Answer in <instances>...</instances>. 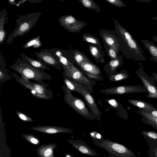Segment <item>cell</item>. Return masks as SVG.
Instances as JSON below:
<instances>
[{
  "instance_id": "cell-1",
  "label": "cell",
  "mask_w": 157,
  "mask_h": 157,
  "mask_svg": "<svg viewBox=\"0 0 157 157\" xmlns=\"http://www.w3.org/2000/svg\"><path fill=\"white\" fill-rule=\"evenodd\" d=\"M115 33L119 38V52L127 59L144 61L146 57L137 41L120 23L114 19Z\"/></svg>"
},
{
  "instance_id": "cell-2",
  "label": "cell",
  "mask_w": 157,
  "mask_h": 157,
  "mask_svg": "<svg viewBox=\"0 0 157 157\" xmlns=\"http://www.w3.org/2000/svg\"><path fill=\"white\" fill-rule=\"evenodd\" d=\"M10 67L19 73L21 77L25 79L33 80L37 83L46 87L50 85L44 82V80H51L52 77L44 70L36 68L23 62L19 56L14 63L10 65Z\"/></svg>"
},
{
  "instance_id": "cell-3",
  "label": "cell",
  "mask_w": 157,
  "mask_h": 157,
  "mask_svg": "<svg viewBox=\"0 0 157 157\" xmlns=\"http://www.w3.org/2000/svg\"><path fill=\"white\" fill-rule=\"evenodd\" d=\"M42 12L31 13L24 15H17L16 26L9 35L6 44H10L15 38L22 36L29 32L36 24Z\"/></svg>"
},
{
  "instance_id": "cell-4",
  "label": "cell",
  "mask_w": 157,
  "mask_h": 157,
  "mask_svg": "<svg viewBox=\"0 0 157 157\" xmlns=\"http://www.w3.org/2000/svg\"><path fill=\"white\" fill-rule=\"evenodd\" d=\"M92 140L94 144L106 151L111 157H137L134 152L122 144L103 138Z\"/></svg>"
},
{
  "instance_id": "cell-5",
  "label": "cell",
  "mask_w": 157,
  "mask_h": 157,
  "mask_svg": "<svg viewBox=\"0 0 157 157\" xmlns=\"http://www.w3.org/2000/svg\"><path fill=\"white\" fill-rule=\"evenodd\" d=\"M62 88L64 92V101L69 106L87 120H92L96 119L82 99L74 96L71 91L64 85L62 86Z\"/></svg>"
},
{
  "instance_id": "cell-6",
  "label": "cell",
  "mask_w": 157,
  "mask_h": 157,
  "mask_svg": "<svg viewBox=\"0 0 157 157\" xmlns=\"http://www.w3.org/2000/svg\"><path fill=\"white\" fill-rule=\"evenodd\" d=\"M140 67L136 71V74L142 82L144 87L146 89L148 94L147 98L157 99V86L152 77L148 75L143 69L140 61L138 62Z\"/></svg>"
},
{
  "instance_id": "cell-7",
  "label": "cell",
  "mask_w": 157,
  "mask_h": 157,
  "mask_svg": "<svg viewBox=\"0 0 157 157\" xmlns=\"http://www.w3.org/2000/svg\"><path fill=\"white\" fill-rule=\"evenodd\" d=\"M66 75L82 85L90 93L93 92V87L96 84V81L87 77L82 71L74 64L72 66L69 73Z\"/></svg>"
},
{
  "instance_id": "cell-8",
  "label": "cell",
  "mask_w": 157,
  "mask_h": 157,
  "mask_svg": "<svg viewBox=\"0 0 157 157\" xmlns=\"http://www.w3.org/2000/svg\"><path fill=\"white\" fill-rule=\"evenodd\" d=\"M59 25L69 32H80L87 23L76 19L71 14L61 16L58 18Z\"/></svg>"
},
{
  "instance_id": "cell-9",
  "label": "cell",
  "mask_w": 157,
  "mask_h": 157,
  "mask_svg": "<svg viewBox=\"0 0 157 157\" xmlns=\"http://www.w3.org/2000/svg\"><path fill=\"white\" fill-rule=\"evenodd\" d=\"M100 93L108 95L124 94H127L147 92L146 89L140 85H123L101 90Z\"/></svg>"
},
{
  "instance_id": "cell-10",
  "label": "cell",
  "mask_w": 157,
  "mask_h": 157,
  "mask_svg": "<svg viewBox=\"0 0 157 157\" xmlns=\"http://www.w3.org/2000/svg\"><path fill=\"white\" fill-rule=\"evenodd\" d=\"M50 49L58 58L63 71V73L67 75L71 71L74 64L71 52L69 51L55 48Z\"/></svg>"
},
{
  "instance_id": "cell-11",
  "label": "cell",
  "mask_w": 157,
  "mask_h": 157,
  "mask_svg": "<svg viewBox=\"0 0 157 157\" xmlns=\"http://www.w3.org/2000/svg\"><path fill=\"white\" fill-rule=\"evenodd\" d=\"M35 53L37 60L46 65L52 66L58 70L61 69L58 58L50 49H42Z\"/></svg>"
},
{
  "instance_id": "cell-12",
  "label": "cell",
  "mask_w": 157,
  "mask_h": 157,
  "mask_svg": "<svg viewBox=\"0 0 157 157\" xmlns=\"http://www.w3.org/2000/svg\"><path fill=\"white\" fill-rule=\"evenodd\" d=\"M77 93L82 95L89 108L91 113L96 119L100 121L101 120V112L98 108L93 97L91 94L81 84L78 86Z\"/></svg>"
},
{
  "instance_id": "cell-13",
  "label": "cell",
  "mask_w": 157,
  "mask_h": 157,
  "mask_svg": "<svg viewBox=\"0 0 157 157\" xmlns=\"http://www.w3.org/2000/svg\"><path fill=\"white\" fill-rule=\"evenodd\" d=\"M99 35L108 46L115 50L118 53L119 52V38L117 33L113 30L102 29L99 31Z\"/></svg>"
},
{
  "instance_id": "cell-14",
  "label": "cell",
  "mask_w": 157,
  "mask_h": 157,
  "mask_svg": "<svg viewBox=\"0 0 157 157\" xmlns=\"http://www.w3.org/2000/svg\"><path fill=\"white\" fill-rule=\"evenodd\" d=\"M31 129L34 131L47 134L61 133H70L74 132V130L71 128L58 126L39 125L32 127Z\"/></svg>"
},
{
  "instance_id": "cell-15",
  "label": "cell",
  "mask_w": 157,
  "mask_h": 157,
  "mask_svg": "<svg viewBox=\"0 0 157 157\" xmlns=\"http://www.w3.org/2000/svg\"><path fill=\"white\" fill-rule=\"evenodd\" d=\"M68 142L81 153L92 156H97L98 154L83 141L79 139L68 140Z\"/></svg>"
},
{
  "instance_id": "cell-16",
  "label": "cell",
  "mask_w": 157,
  "mask_h": 157,
  "mask_svg": "<svg viewBox=\"0 0 157 157\" xmlns=\"http://www.w3.org/2000/svg\"><path fill=\"white\" fill-rule=\"evenodd\" d=\"M123 55L122 54L117 56L114 59H110L103 67V70L109 75L114 74L117 72V69L121 67L124 62Z\"/></svg>"
},
{
  "instance_id": "cell-17",
  "label": "cell",
  "mask_w": 157,
  "mask_h": 157,
  "mask_svg": "<svg viewBox=\"0 0 157 157\" xmlns=\"http://www.w3.org/2000/svg\"><path fill=\"white\" fill-rule=\"evenodd\" d=\"M29 82L38 94L41 97V99L49 100L53 97L52 91L48 89L46 86L37 83L32 82L30 80Z\"/></svg>"
},
{
  "instance_id": "cell-18",
  "label": "cell",
  "mask_w": 157,
  "mask_h": 157,
  "mask_svg": "<svg viewBox=\"0 0 157 157\" xmlns=\"http://www.w3.org/2000/svg\"><path fill=\"white\" fill-rule=\"evenodd\" d=\"M57 147V145L54 143L45 144L37 148V155L39 157H55L54 151Z\"/></svg>"
},
{
  "instance_id": "cell-19",
  "label": "cell",
  "mask_w": 157,
  "mask_h": 157,
  "mask_svg": "<svg viewBox=\"0 0 157 157\" xmlns=\"http://www.w3.org/2000/svg\"><path fill=\"white\" fill-rule=\"evenodd\" d=\"M143 138L149 146L148 153L154 150L157 147V132L153 131H143L141 132Z\"/></svg>"
},
{
  "instance_id": "cell-20",
  "label": "cell",
  "mask_w": 157,
  "mask_h": 157,
  "mask_svg": "<svg viewBox=\"0 0 157 157\" xmlns=\"http://www.w3.org/2000/svg\"><path fill=\"white\" fill-rule=\"evenodd\" d=\"M90 53L94 58L96 62L104 63L105 62L104 59L105 53L103 48H101L98 46L89 44L88 45Z\"/></svg>"
},
{
  "instance_id": "cell-21",
  "label": "cell",
  "mask_w": 157,
  "mask_h": 157,
  "mask_svg": "<svg viewBox=\"0 0 157 157\" xmlns=\"http://www.w3.org/2000/svg\"><path fill=\"white\" fill-rule=\"evenodd\" d=\"M78 66L83 72L95 75H101V72L100 68L93 62H83Z\"/></svg>"
},
{
  "instance_id": "cell-22",
  "label": "cell",
  "mask_w": 157,
  "mask_h": 157,
  "mask_svg": "<svg viewBox=\"0 0 157 157\" xmlns=\"http://www.w3.org/2000/svg\"><path fill=\"white\" fill-rule=\"evenodd\" d=\"M128 102L131 105L142 109L148 113H150L153 110L157 109V108L153 105L143 101L129 99L128 101Z\"/></svg>"
},
{
  "instance_id": "cell-23",
  "label": "cell",
  "mask_w": 157,
  "mask_h": 157,
  "mask_svg": "<svg viewBox=\"0 0 157 157\" xmlns=\"http://www.w3.org/2000/svg\"><path fill=\"white\" fill-rule=\"evenodd\" d=\"M21 59L23 62L28 63L33 67L44 71L45 70H50L49 68L47 65L38 60L31 58L23 53H21Z\"/></svg>"
},
{
  "instance_id": "cell-24",
  "label": "cell",
  "mask_w": 157,
  "mask_h": 157,
  "mask_svg": "<svg viewBox=\"0 0 157 157\" xmlns=\"http://www.w3.org/2000/svg\"><path fill=\"white\" fill-rule=\"evenodd\" d=\"M136 112L142 116L141 120L144 123L151 126L157 130V117L151 116L140 109H139V111Z\"/></svg>"
},
{
  "instance_id": "cell-25",
  "label": "cell",
  "mask_w": 157,
  "mask_h": 157,
  "mask_svg": "<svg viewBox=\"0 0 157 157\" xmlns=\"http://www.w3.org/2000/svg\"><path fill=\"white\" fill-rule=\"evenodd\" d=\"M11 75L15 79L16 81L24 87L28 89L31 92L33 96L39 99L41 98L37 93L29 82V79H25L20 77L17 75L13 72H10Z\"/></svg>"
},
{
  "instance_id": "cell-26",
  "label": "cell",
  "mask_w": 157,
  "mask_h": 157,
  "mask_svg": "<svg viewBox=\"0 0 157 157\" xmlns=\"http://www.w3.org/2000/svg\"><path fill=\"white\" fill-rule=\"evenodd\" d=\"M69 51L71 52L73 63L78 66L83 62L93 63L85 54L78 50L70 49Z\"/></svg>"
},
{
  "instance_id": "cell-27",
  "label": "cell",
  "mask_w": 157,
  "mask_h": 157,
  "mask_svg": "<svg viewBox=\"0 0 157 157\" xmlns=\"http://www.w3.org/2000/svg\"><path fill=\"white\" fill-rule=\"evenodd\" d=\"M141 42L150 54L151 60L157 63V46L152 41L143 39Z\"/></svg>"
},
{
  "instance_id": "cell-28",
  "label": "cell",
  "mask_w": 157,
  "mask_h": 157,
  "mask_svg": "<svg viewBox=\"0 0 157 157\" xmlns=\"http://www.w3.org/2000/svg\"><path fill=\"white\" fill-rule=\"evenodd\" d=\"M4 58L0 53V81L2 82H6L12 78V77L8 73L6 67Z\"/></svg>"
},
{
  "instance_id": "cell-29",
  "label": "cell",
  "mask_w": 157,
  "mask_h": 157,
  "mask_svg": "<svg viewBox=\"0 0 157 157\" xmlns=\"http://www.w3.org/2000/svg\"><path fill=\"white\" fill-rule=\"evenodd\" d=\"M7 15L5 9L2 10L0 12V44H2L6 37V33L4 29L6 19Z\"/></svg>"
},
{
  "instance_id": "cell-30",
  "label": "cell",
  "mask_w": 157,
  "mask_h": 157,
  "mask_svg": "<svg viewBox=\"0 0 157 157\" xmlns=\"http://www.w3.org/2000/svg\"><path fill=\"white\" fill-rule=\"evenodd\" d=\"M107 77L109 80L113 82H118L125 80L129 77L128 72L124 70H121L119 72L112 75H109Z\"/></svg>"
},
{
  "instance_id": "cell-31",
  "label": "cell",
  "mask_w": 157,
  "mask_h": 157,
  "mask_svg": "<svg viewBox=\"0 0 157 157\" xmlns=\"http://www.w3.org/2000/svg\"><path fill=\"white\" fill-rule=\"evenodd\" d=\"M62 74L63 76V84L71 91L77 92L78 86L80 84L70 78L63 73H62Z\"/></svg>"
},
{
  "instance_id": "cell-32",
  "label": "cell",
  "mask_w": 157,
  "mask_h": 157,
  "mask_svg": "<svg viewBox=\"0 0 157 157\" xmlns=\"http://www.w3.org/2000/svg\"><path fill=\"white\" fill-rule=\"evenodd\" d=\"M82 36L83 40L85 42L96 45L101 48H103L100 41L98 37L89 33H84Z\"/></svg>"
},
{
  "instance_id": "cell-33",
  "label": "cell",
  "mask_w": 157,
  "mask_h": 157,
  "mask_svg": "<svg viewBox=\"0 0 157 157\" xmlns=\"http://www.w3.org/2000/svg\"><path fill=\"white\" fill-rule=\"evenodd\" d=\"M42 44L40 36H37L26 42L23 45L22 48L25 49L32 47L37 48L40 47Z\"/></svg>"
},
{
  "instance_id": "cell-34",
  "label": "cell",
  "mask_w": 157,
  "mask_h": 157,
  "mask_svg": "<svg viewBox=\"0 0 157 157\" xmlns=\"http://www.w3.org/2000/svg\"><path fill=\"white\" fill-rule=\"evenodd\" d=\"M85 7L99 12L101 9L99 6L92 0H78Z\"/></svg>"
},
{
  "instance_id": "cell-35",
  "label": "cell",
  "mask_w": 157,
  "mask_h": 157,
  "mask_svg": "<svg viewBox=\"0 0 157 157\" xmlns=\"http://www.w3.org/2000/svg\"><path fill=\"white\" fill-rule=\"evenodd\" d=\"M22 136L26 141L32 144L38 145L40 143V139L33 134H24Z\"/></svg>"
},
{
  "instance_id": "cell-36",
  "label": "cell",
  "mask_w": 157,
  "mask_h": 157,
  "mask_svg": "<svg viewBox=\"0 0 157 157\" xmlns=\"http://www.w3.org/2000/svg\"><path fill=\"white\" fill-rule=\"evenodd\" d=\"M105 101L112 107L117 111H121L124 109V107L121 104L115 99H107L105 100Z\"/></svg>"
},
{
  "instance_id": "cell-37",
  "label": "cell",
  "mask_w": 157,
  "mask_h": 157,
  "mask_svg": "<svg viewBox=\"0 0 157 157\" xmlns=\"http://www.w3.org/2000/svg\"><path fill=\"white\" fill-rule=\"evenodd\" d=\"M102 41L106 52L110 59L116 58L118 56V53L115 50L107 44L103 40Z\"/></svg>"
},
{
  "instance_id": "cell-38",
  "label": "cell",
  "mask_w": 157,
  "mask_h": 157,
  "mask_svg": "<svg viewBox=\"0 0 157 157\" xmlns=\"http://www.w3.org/2000/svg\"><path fill=\"white\" fill-rule=\"evenodd\" d=\"M16 113L18 117L24 121L32 122L33 121L32 118L24 113L17 111Z\"/></svg>"
},
{
  "instance_id": "cell-39",
  "label": "cell",
  "mask_w": 157,
  "mask_h": 157,
  "mask_svg": "<svg viewBox=\"0 0 157 157\" xmlns=\"http://www.w3.org/2000/svg\"><path fill=\"white\" fill-rule=\"evenodd\" d=\"M108 3L118 7H123L126 6L124 3L120 0H105Z\"/></svg>"
},
{
  "instance_id": "cell-40",
  "label": "cell",
  "mask_w": 157,
  "mask_h": 157,
  "mask_svg": "<svg viewBox=\"0 0 157 157\" xmlns=\"http://www.w3.org/2000/svg\"><path fill=\"white\" fill-rule=\"evenodd\" d=\"M83 72L88 78L95 81H101L103 79V77L101 75H97L90 74L85 72Z\"/></svg>"
},
{
  "instance_id": "cell-41",
  "label": "cell",
  "mask_w": 157,
  "mask_h": 157,
  "mask_svg": "<svg viewBox=\"0 0 157 157\" xmlns=\"http://www.w3.org/2000/svg\"><path fill=\"white\" fill-rule=\"evenodd\" d=\"M90 135L92 138L94 139H101L102 138L101 134L96 132H93L90 133Z\"/></svg>"
},
{
  "instance_id": "cell-42",
  "label": "cell",
  "mask_w": 157,
  "mask_h": 157,
  "mask_svg": "<svg viewBox=\"0 0 157 157\" xmlns=\"http://www.w3.org/2000/svg\"><path fill=\"white\" fill-rule=\"evenodd\" d=\"M149 157H157V147L152 151L148 153Z\"/></svg>"
},
{
  "instance_id": "cell-43",
  "label": "cell",
  "mask_w": 157,
  "mask_h": 157,
  "mask_svg": "<svg viewBox=\"0 0 157 157\" xmlns=\"http://www.w3.org/2000/svg\"><path fill=\"white\" fill-rule=\"evenodd\" d=\"M148 113L152 116L157 117V109L153 110Z\"/></svg>"
},
{
  "instance_id": "cell-44",
  "label": "cell",
  "mask_w": 157,
  "mask_h": 157,
  "mask_svg": "<svg viewBox=\"0 0 157 157\" xmlns=\"http://www.w3.org/2000/svg\"><path fill=\"white\" fill-rule=\"evenodd\" d=\"M42 1V0H27L28 2H29L31 4L39 3Z\"/></svg>"
},
{
  "instance_id": "cell-45",
  "label": "cell",
  "mask_w": 157,
  "mask_h": 157,
  "mask_svg": "<svg viewBox=\"0 0 157 157\" xmlns=\"http://www.w3.org/2000/svg\"><path fill=\"white\" fill-rule=\"evenodd\" d=\"M28 2L27 0H21L18 3H17L16 5L17 6H20L21 4H23V3Z\"/></svg>"
},
{
  "instance_id": "cell-46",
  "label": "cell",
  "mask_w": 157,
  "mask_h": 157,
  "mask_svg": "<svg viewBox=\"0 0 157 157\" xmlns=\"http://www.w3.org/2000/svg\"><path fill=\"white\" fill-rule=\"evenodd\" d=\"M152 77L154 79L155 81L157 83V73L153 72L152 74Z\"/></svg>"
},
{
  "instance_id": "cell-47",
  "label": "cell",
  "mask_w": 157,
  "mask_h": 157,
  "mask_svg": "<svg viewBox=\"0 0 157 157\" xmlns=\"http://www.w3.org/2000/svg\"><path fill=\"white\" fill-rule=\"evenodd\" d=\"M15 0H8V3L11 5H16V3L15 2Z\"/></svg>"
},
{
  "instance_id": "cell-48",
  "label": "cell",
  "mask_w": 157,
  "mask_h": 157,
  "mask_svg": "<svg viewBox=\"0 0 157 157\" xmlns=\"http://www.w3.org/2000/svg\"><path fill=\"white\" fill-rule=\"evenodd\" d=\"M64 156L65 157H75L73 155L68 153H66Z\"/></svg>"
},
{
  "instance_id": "cell-49",
  "label": "cell",
  "mask_w": 157,
  "mask_h": 157,
  "mask_svg": "<svg viewBox=\"0 0 157 157\" xmlns=\"http://www.w3.org/2000/svg\"><path fill=\"white\" fill-rule=\"evenodd\" d=\"M152 38L153 40L157 43V36L153 35Z\"/></svg>"
},
{
  "instance_id": "cell-50",
  "label": "cell",
  "mask_w": 157,
  "mask_h": 157,
  "mask_svg": "<svg viewBox=\"0 0 157 157\" xmlns=\"http://www.w3.org/2000/svg\"><path fill=\"white\" fill-rule=\"evenodd\" d=\"M137 1H139V2H151V1L149 0H136Z\"/></svg>"
},
{
  "instance_id": "cell-51",
  "label": "cell",
  "mask_w": 157,
  "mask_h": 157,
  "mask_svg": "<svg viewBox=\"0 0 157 157\" xmlns=\"http://www.w3.org/2000/svg\"><path fill=\"white\" fill-rule=\"evenodd\" d=\"M0 157H3V156H0Z\"/></svg>"
}]
</instances>
